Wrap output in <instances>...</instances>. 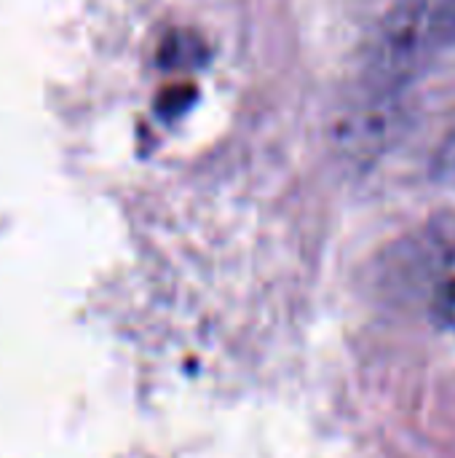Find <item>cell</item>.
Instances as JSON below:
<instances>
[{
    "instance_id": "3",
    "label": "cell",
    "mask_w": 455,
    "mask_h": 458,
    "mask_svg": "<svg viewBox=\"0 0 455 458\" xmlns=\"http://www.w3.org/2000/svg\"><path fill=\"white\" fill-rule=\"evenodd\" d=\"M455 263V220H434L394 242L378 268V284L392 301H418L448 282Z\"/></svg>"
},
{
    "instance_id": "2",
    "label": "cell",
    "mask_w": 455,
    "mask_h": 458,
    "mask_svg": "<svg viewBox=\"0 0 455 458\" xmlns=\"http://www.w3.org/2000/svg\"><path fill=\"white\" fill-rule=\"evenodd\" d=\"M413 123L408 91L365 89L335 115L333 150L354 166H367L394 150Z\"/></svg>"
},
{
    "instance_id": "7",
    "label": "cell",
    "mask_w": 455,
    "mask_h": 458,
    "mask_svg": "<svg viewBox=\"0 0 455 458\" xmlns=\"http://www.w3.org/2000/svg\"><path fill=\"white\" fill-rule=\"evenodd\" d=\"M437 35L440 48L455 46V0H437Z\"/></svg>"
},
{
    "instance_id": "5",
    "label": "cell",
    "mask_w": 455,
    "mask_h": 458,
    "mask_svg": "<svg viewBox=\"0 0 455 458\" xmlns=\"http://www.w3.org/2000/svg\"><path fill=\"white\" fill-rule=\"evenodd\" d=\"M432 180L437 185L455 188V131H451L440 142V148L432 158Z\"/></svg>"
},
{
    "instance_id": "6",
    "label": "cell",
    "mask_w": 455,
    "mask_h": 458,
    "mask_svg": "<svg viewBox=\"0 0 455 458\" xmlns=\"http://www.w3.org/2000/svg\"><path fill=\"white\" fill-rule=\"evenodd\" d=\"M193 97H196L193 89H188V86H172V89L161 91V97H158L156 105H158V113L161 115L174 118V115H180L193 102Z\"/></svg>"
},
{
    "instance_id": "1",
    "label": "cell",
    "mask_w": 455,
    "mask_h": 458,
    "mask_svg": "<svg viewBox=\"0 0 455 458\" xmlns=\"http://www.w3.org/2000/svg\"><path fill=\"white\" fill-rule=\"evenodd\" d=\"M440 48L437 0H400L375 27L362 70V86L408 91Z\"/></svg>"
},
{
    "instance_id": "4",
    "label": "cell",
    "mask_w": 455,
    "mask_h": 458,
    "mask_svg": "<svg viewBox=\"0 0 455 458\" xmlns=\"http://www.w3.org/2000/svg\"><path fill=\"white\" fill-rule=\"evenodd\" d=\"M206 59L204 40L190 30H174L169 32L158 46V64L161 67H196Z\"/></svg>"
}]
</instances>
